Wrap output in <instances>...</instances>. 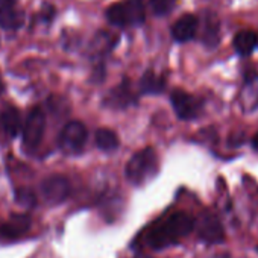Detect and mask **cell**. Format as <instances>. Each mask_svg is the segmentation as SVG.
<instances>
[{
  "mask_svg": "<svg viewBox=\"0 0 258 258\" xmlns=\"http://www.w3.org/2000/svg\"><path fill=\"white\" fill-rule=\"evenodd\" d=\"M202 40L208 47H214L219 43V22H217L216 16H213V14H208L205 19Z\"/></svg>",
  "mask_w": 258,
  "mask_h": 258,
  "instance_id": "17",
  "label": "cell"
},
{
  "mask_svg": "<svg viewBox=\"0 0 258 258\" xmlns=\"http://www.w3.org/2000/svg\"><path fill=\"white\" fill-rule=\"evenodd\" d=\"M240 102L244 109H253L258 106V78L253 76L247 79L241 94H240Z\"/></svg>",
  "mask_w": 258,
  "mask_h": 258,
  "instance_id": "16",
  "label": "cell"
},
{
  "mask_svg": "<svg viewBox=\"0 0 258 258\" xmlns=\"http://www.w3.org/2000/svg\"><path fill=\"white\" fill-rule=\"evenodd\" d=\"M158 172V157L152 148H145L131 157L124 167L126 178L134 185L151 181Z\"/></svg>",
  "mask_w": 258,
  "mask_h": 258,
  "instance_id": "2",
  "label": "cell"
},
{
  "mask_svg": "<svg viewBox=\"0 0 258 258\" xmlns=\"http://www.w3.org/2000/svg\"><path fill=\"white\" fill-rule=\"evenodd\" d=\"M175 2L176 0H151V8L157 16H166L173 10Z\"/></svg>",
  "mask_w": 258,
  "mask_h": 258,
  "instance_id": "20",
  "label": "cell"
},
{
  "mask_svg": "<svg viewBox=\"0 0 258 258\" xmlns=\"http://www.w3.org/2000/svg\"><path fill=\"white\" fill-rule=\"evenodd\" d=\"M16 201L17 204H20L22 207L26 208H32L37 204V196L32 190L29 188H17L16 190Z\"/></svg>",
  "mask_w": 258,
  "mask_h": 258,
  "instance_id": "19",
  "label": "cell"
},
{
  "mask_svg": "<svg viewBox=\"0 0 258 258\" xmlns=\"http://www.w3.org/2000/svg\"><path fill=\"white\" fill-rule=\"evenodd\" d=\"M46 129V114L41 108H32L23 124V146L28 151L35 149L44 136Z\"/></svg>",
  "mask_w": 258,
  "mask_h": 258,
  "instance_id": "4",
  "label": "cell"
},
{
  "mask_svg": "<svg viewBox=\"0 0 258 258\" xmlns=\"http://www.w3.org/2000/svg\"><path fill=\"white\" fill-rule=\"evenodd\" d=\"M198 26H199V22H198L196 16L184 14L172 26V37L178 43H187L195 38V35L198 32Z\"/></svg>",
  "mask_w": 258,
  "mask_h": 258,
  "instance_id": "9",
  "label": "cell"
},
{
  "mask_svg": "<svg viewBox=\"0 0 258 258\" xmlns=\"http://www.w3.org/2000/svg\"><path fill=\"white\" fill-rule=\"evenodd\" d=\"M22 16L16 8L14 0H0V28L14 31L20 28Z\"/></svg>",
  "mask_w": 258,
  "mask_h": 258,
  "instance_id": "11",
  "label": "cell"
},
{
  "mask_svg": "<svg viewBox=\"0 0 258 258\" xmlns=\"http://www.w3.org/2000/svg\"><path fill=\"white\" fill-rule=\"evenodd\" d=\"M69 193H70V184L61 175H52L41 182V195L47 204L58 205L67 199Z\"/></svg>",
  "mask_w": 258,
  "mask_h": 258,
  "instance_id": "7",
  "label": "cell"
},
{
  "mask_svg": "<svg viewBox=\"0 0 258 258\" xmlns=\"http://www.w3.org/2000/svg\"><path fill=\"white\" fill-rule=\"evenodd\" d=\"M170 102L176 115L182 120H193L202 111V102L184 90H175L170 94Z\"/></svg>",
  "mask_w": 258,
  "mask_h": 258,
  "instance_id": "6",
  "label": "cell"
},
{
  "mask_svg": "<svg viewBox=\"0 0 258 258\" xmlns=\"http://www.w3.org/2000/svg\"><path fill=\"white\" fill-rule=\"evenodd\" d=\"M4 90H5V87H4V82H2V81H0V94H2V93H4Z\"/></svg>",
  "mask_w": 258,
  "mask_h": 258,
  "instance_id": "23",
  "label": "cell"
},
{
  "mask_svg": "<svg viewBox=\"0 0 258 258\" xmlns=\"http://www.w3.org/2000/svg\"><path fill=\"white\" fill-rule=\"evenodd\" d=\"M195 228V220L187 213H173L166 220L155 223L148 232V243L154 249H163L187 237Z\"/></svg>",
  "mask_w": 258,
  "mask_h": 258,
  "instance_id": "1",
  "label": "cell"
},
{
  "mask_svg": "<svg viewBox=\"0 0 258 258\" xmlns=\"http://www.w3.org/2000/svg\"><path fill=\"white\" fill-rule=\"evenodd\" d=\"M31 228V219L26 214H14L7 223L0 226V235L7 238H17L28 232Z\"/></svg>",
  "mask_w": 258,
  "mask_h": 258,
  "instance_id": "10",
  "label": "cell"
},
{
  "mask_svg": "<svg viewBox=\"0 0 258 258\" xmlns=\"http://www.w3.org/2000/svg\"><path fill=\"white\" fill-rule=\"evenodd\" d=\"M134 94L131 91V87H129V81H123L120 85H117L112 91H109L108 97H106V105L112 106V108H126L127 105L134 103Z\"/></svg>",
  "mask_w": 258,
  "mask_h": 258,
  "instance_id": "12",
  "label": "cell"
},
{
  "mask_svg": "<svg viewBox=\"0 0 258 258\" xmlns=\"http://www.w3.org/2000/svg\"><path fill=\"white\" fill-rule=\"evenodd\" d=\"M106 20L114 26H139L146 20L143 0H123L106 10Z\"/></svg>",
  "mask_w": 258,
  "mask_h": 258,
  "instance_id": "3",
  "label": "cell"
},
{
  "mask_svg": "<svg viewBox=\"0 0 258 258\" xmlns=\"http://www.w3.org/2000/svg\"><path fill=\"white\" fill-rule=\"evenodd\" d=\"M164 88H166V79L152 70H148L140 81V90L145 94H160L164 91Z\"/></svg>",
  "mask_w": 258,
  "mask_h": 258,
  "instance_id": "15",
  "label": "cell"
},
{
  "mask_svg": "<svg viewBox=\"0 0 258 258\" xmlns=\"http://www.w3.org/2000/svg\"><path fill=\"white\" fill-rule=\"evenodd\" d=\"M0 123H2L4 131L10 137H17L22 127V118L19 109L13 105L4 106L2 112H0Z\"/></svg>",
  "mask_w": 258,
  "mask_h": 258,
  "instance_id": "13",
  "label": "cell"
},
{
  "mask_svg": "<svg viewBox=\"0 0 258 258\" xmlns=\"http://www.w3.org/2000/svg\"><path fill=\"white\" fill-rule=\"evenodd\" d=\"M252 146H253V149L255 151H258V133L253 136V139H252Z\"/></svg>",
  "mask_w": 258,
  "mask_h": 258,
  "instance_id": "22",
  "label": "cell"
},
{
  "mask_svg": "<svg viewBox=\"0 0 258 258\" xmlns=\"http://www.w3.org/2000/svg\"><path fill=\"white\" fill-rule=\"evenodd\" d=\"M96 145L102 151H114L118 146V139L114 131L108 127H102L96 131Z\"/></svg>",
  "mask_w": 258,
  "mask_h": 258,
  "instance_id": "18",
  "label": "cell"
},
{
  "mask_svg": "<svg viewBox=\"0 0 258 258\" xmlns=\"http://www.w3.org/2000/svg\"><path fill=\"white\" fill-rule=\"evenodd\" d=\"M232 46L234 50L240 55V56H249L253 49L258 46V35L253 31H240L234 35L232 40Z\"/></svg>",
  "mask_w": 258,
  "mask_h": 258,
  "instance_id": "14",
  "label": "cell"
},
{
  "mask_svg": "<svg viewBox=\"0 0 258 258\" xmlns=\"http://www.w3.org/2000/svg\"><path fill=\"white\" fill-rule=\"evenodd\" d=\"M87 127L82 121H69L59 134V148L66 154H78L87 142Z\"/></svg>",
  "mask_w": 258,
  "mask_h": 258,
  "instance_id": "5",
  "label": "cell"
},
{
  "mask_svg": "<svg viewBox=\"0 0 258 258\" xmlns=\"http://www.w3.org/2000/svg\"><path fill=\"white\" fill-rule=\"evenodd\" d=\"M53 16H55V10H53V7H52V5H50V7L47 5V7H44V8H43V13H41V16H40V17H41V20H43V22H47V23H49V22H52Z\"/></svg>",
  "mask_w": 258,
  "mask_h": 258,
  "instance_id": "21",
  "label": "cell"
},
{
  "mask_svg": "<svg viewBox=\"0 0 258 258\" xmlns=\"http://www.w3.org/2000/svg\"><path fill=\"white\" fill-rule=\"evenodd\" d=\"M198 235L201 240L210 244H216L225 240V231L219 217L213 213H204L198 220Z\"/></svg>",
  "mask_w": 258,
  "mask_h": 258,
  "instance_id": "8",
  "label": "cell"
}]
</instances>
